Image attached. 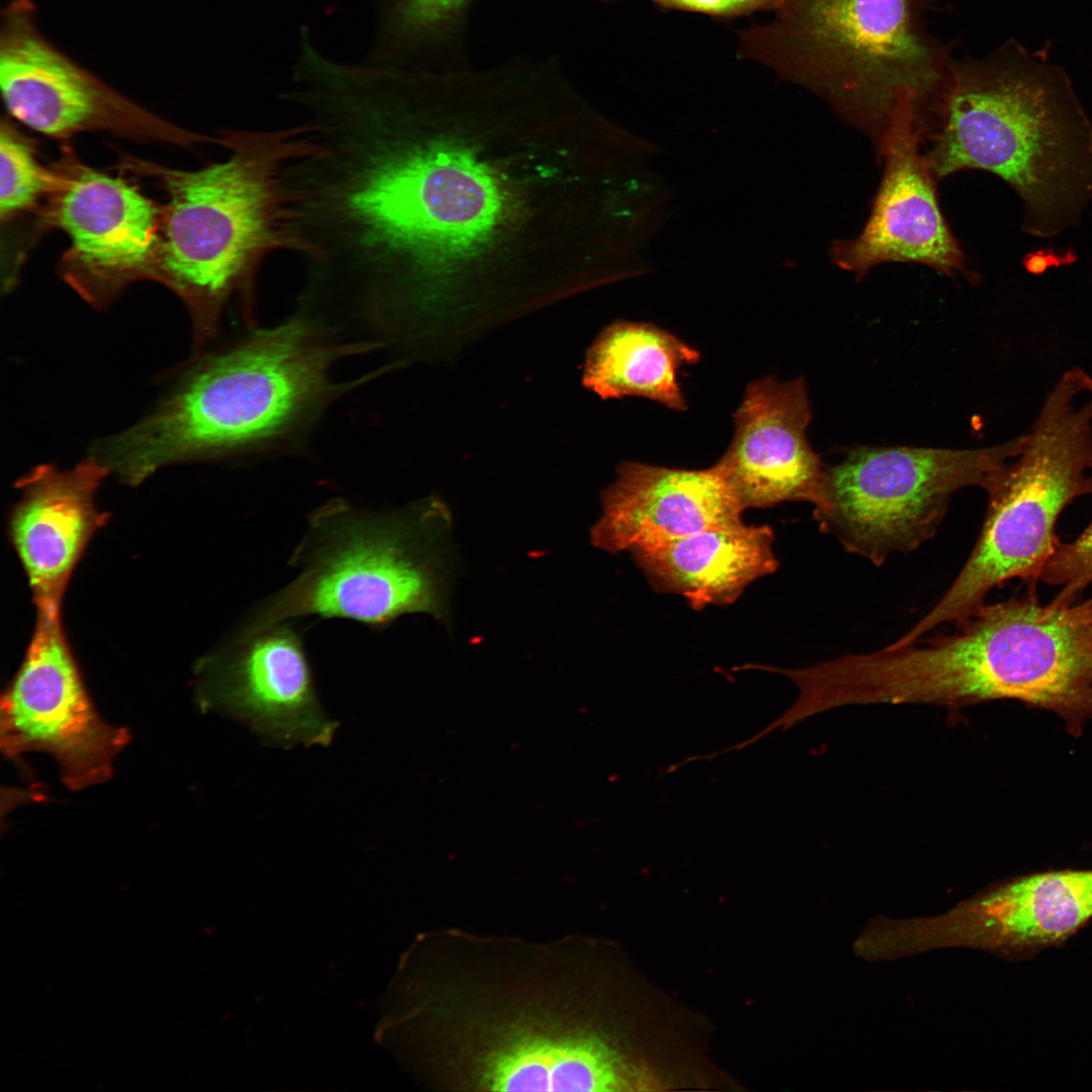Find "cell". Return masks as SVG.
Instances as JSON below:
<instances>
[{
	"instance_id": "cell-5",
	"label": "cell",
	"mask_w": 1092,
	"mask_h": 1092,
	"mask_svg": "<svg viewBox=\"0 0 1092 1092\" xmlns=\"http://www.w3.org/2000/svg\"><path fill=\"white\" fill-rule=\"evenodd\" d=\"M230 152L192 171L156 169L168 196L161 213L156 275L186 303L196 347L212 340L231 299L257 327V279L273 254L300 255L286 169L310 141L303 122L226 129Z\"/></svg>"
},
{
	"instance_id": "cell-3",
	"label": "cell",
	"mask_w": 1092,
	"mask_h": 1092,
	"mask_svg": "<svg viewBox=\"0 0 1092 1092\" xmlns=\"http://www.w3.org/2000/svg\"><path fill=\"white\" fill-rule=\"evenodd\" d=\"M373 352L296 312L272 328L247 329L196 358L151 413L97 440L90 456L138 485L176 463L299 453L333 403L390 370L332 378L338 361Z\"/></svg>"
},
{
	"instance_id": "cell-15",
	"label": "cell",
	"mask_w": 1092,
	"mask_h": 1092,
	"mask_svg": "<svg viewBox=\"0 0 1092 1092\" xmlns=\"http://www.w3.org/2000/svg\"><path fill=\"white\" fill-rule=\"evenodd\" d=\"M53 218L69 237L67 278L100 305L142 276L156 275L161 212L120 177L75 165L58 181Z\"/></svg>"
},
{
	"instance_id": "cell-21",
	"label": "cell",
	"mask_w": 1092,
	"mask_h": 1092,
	"mask_svg": "<svg viewBox=\"0 0 1092 1092\" xmlns=\"http://www.w3.org/2000/svg\"><path fill=\"white\" fill-rule=\"evenodd\" d=\"M699 360L700 353L673 334L648 323L620 321L592 345L583 382L604 398L645 397L681 412L687 402L677 374Z\"/></svg>"
},
{
	"instance_id": "cell-19",
	"label": "cell",
	"mask_w": 1092,
	"mask_h": 1092,
	"mask_svg": "<svg viewBox=\"0 0 1092 1092\" xmlns=\"http://www.w3.org/2000/svg\"><path fill=\"white\" fill-rule=\"evenodd\" d=\"M602 504L590 540L613 554L734 525L744 511L715 465L682 469L624 462Z\"/></svg>"
},
{
	"instance_id": "cell-10",
	"label": "cell",
	"mask_w": 1092,
	"mask_h": 1092,
	"mask_svg": "<svg viewBox=\"0 0 1092 1092\" xmlns=\"http://www.w3.org/2000/svg\"><path fill=\"white\" fill-rule=\"evenodd\" d=\"M1023 435L991 447L954 450L858 447L826 467L813 518L819 530L877 566L918 548L937 531L951 495L1015 456Z\"/></svg>"
},
{
	"instance_id": "cell-16",
	"label": "cell",
	"mask_w": 1092,
	"mask_h": 1092,
	"mask_svg": "<svg viewBox=\"0 0 1092 1092\" xmlns=\"http://www.w3.org/2000/svg\"><path fill=\"white\" fill-rule=\"evenodd\" d=\"M35 13L13 0L1 14L0 87L14 118L55 138L152 118L48 40Z\"/></svg>"
},
{
	"instance_id": "cell-2",
	"label": "cell",
	"mask_w": 1092,
	"mask_h": 1092,
	"mask_svg": "<svg viewBox=\"0 0 1092 1092\" xmlns=\"http://www.w3.org/2000/svg\"><path fill=\"white\" fill-rule=\"evenodd\" d=\"M433 1078L447 1091L623 1090L632 1073L603 1011L589 938L445 928L431 937Z\"/></svg>"
},
{
	"instance_id": "cell-25",
	"label": "cell",
	"mask_w": 1092,
	"mask_h": 1092,
	"mask_svg": "<svg viewBox=\"0 0 1092 1092\" xmlns=\"http://www.w3.org/2000/svg\"><path fill=\"white\" fill-rule=\"evenodd\" d=\"M663 6L716 15H731L762 8H779L782 0H656Z\"/></svg>"
},
{
	"instance_id": "cell-20",
	"label": "cell",
	"mask_w": 1092,
	"mask_h": 1092,
	"mask_svg": "<svg viewBox=\"0 0 1092 1092\" xmlns=\"http://www.w3.org/2000/svg\"><path fill=\"white\" fill-rule=\"evenodd\" d=\"M774 540L769 526L740 522L630 553L655 592L681 596L701 610L730 605L751 582L774 573Z\"/></svg>"
},
{
	"instance_id": "cell-27",
	"label": "cell",
	"mask_w": 1092,
	"mask_h": 1092,
	"mask_svg": "<svg viewBox=\"0 0 1092 1092\" xmlns=\"http://www.w3.org/2000/svg\"><path fill=\"white\" fill-rule=\"evenodd\" d=\"M1088 617L1092 620V598L1080 603Z\"/></svg>"
},
{
	"instance_id": "cell-1",
	"label": "cell",
	"mask_w": 1092,
	"mask_h": 1092,
	"mask_svg": "<svg viewBox=\"0 0 1092 1092\" xmlns=\"http://www.w3.org/2000/svg\"><path fill=\"white\" fill-rule=\"evenodd\" d=\"M294 174L306 272L364 335L582 286L606 221L601 133L556 88L448 85L359 65L312 117Z\"/></svg>"
},
{
	"instance_id": "cell-14",
	"label": "cell",
	"mask_w": 1092,
	"mask_h": 1092,
	"mask_svg": "<svg viewBox=\"0 0 1092 1092\" xmlns=\"http://www.w3.org/2000/svg\"><path fill=\"white\" fill-rule=\"evenodd\" d=\"M917 105L899 104L882 132L884 172L860 234L835 242L831 258L858 277L883 263H918L945 275L971 279L966 256L942 215L928 159L920 152Z\"/></svg>"
},
{
	"instance_id": "cell-26",
	"label": "cell",
	"mask_w": 1092,
	"mask_h": 1092,
	"mask_svg": "<svg viewBox=\"0 0 1092 1092\" xmlns=\"http://www.w3.org/2000/svg\"><path fill=\"white\" fill-rule=\"evenodd\" d=\"M1077 260V254L1071 247L1065 250H1058L1052 246L1043 247L1040 249L1027 252L1022 263L1026 271L1032 275H1041L1050 268H1059L1065 265H1071Z\"/></svg>"
},
{
	"instance_id": "cell-12",
	"label": "cell",
	"mask_w": 1092,
	"mask_h": 1092,
	"mask_svg": "<svg viewBox=\"0 0 1092 1092\" xmlns=\"http://www.w3.org/2000/svg\"><path fill=\"white\" fill-rule=\"evenodd\" d=\"M197 673L201 709L233 718L265 745L327 747L341 725L322 706L303 640L290 622L234 632Z\"/></svg>"
},
{
	"instance_id": "cell-6",
	"label": "cell",
	"mask_w": 1092,
	"mask_h": 1092,
	"mask_svg": "<svg viewBox=\"0 0 1092 1092\" xmlns=\"http://www.w3.org/2000/svg\"><path fill=\"white\" fill-rule=\"evenodd\" d=\"M445 508L421 500L371 510L333 498L312 511L289 564L297 575L262 600L236 631L315 616L382 630L402 615H445Z\"/></svg>"
},
{
	"instance_id": "cell-22",
	"label": "cell",
	"mask_w": 1092,
	"mask_h": 1092,
	"mask_svg": "<svg viewBox=\"0 0 1092 1092\" xmlns=\"http://www.w3.org/2000/svg\"><path fill=\"white\" fill-rule=\"evenodd\" d=\"M29 145L9 126L0 133V213L2 218L32 206L55 186Z\"/></svg>"
},
{
	"instance_id": "cell-11",
	"label": "cell",
	"mask_w": 1092,
	"mask_h": 1092,
	"mask_svg": "<svg viewBox=\"0 0 1092 1092\" xmlns=\"http://www.w3.org/2000/svg\"><path fill=\"white\" fill-rule=\"evenodd\" d=\"M129 731L96 711L68 643L61 615L37 612L23 661L1 698L0 746L9 759L50 754L63 783L82 790L106 782Z\"/></svg>"
},
{
	"instance_id": "cell-18",
	"label": "cell",
	"mask_w": 1092,
	"mask_h": 1092,
	"mask_svg": "<svg viewBox=\"0 0 1092 1092\" xmlns=\"http://www.w3.org/2000/svg\"><path fill=\"white\" fill-rule=\"evenodd\" d=\"M109 471L88 456L72 468L42 464L16 482L20 497L9 515V537L37 612L61 615L73 571L108 518L96 493Z\"/></svg>"
},
{
	"instance_id": "cell-23",
	"label": "cell",
	"mask_w": 1092,
	"mask_h": 1092,
	"mask_svg": "<svg viewBox=\"0 0 1092 1092\" xmlns=\"http://www.w3.org/2000/svg\"><path fill=\"white\" fill-rule=\"evenodd\" d=\"M467 0H389L374 62L384 64L401 47L420 42L452 19Z\"/></svg>"
},
{
	"instance_id": "cell-17",
	"label": "cell",
	"mask_w": 1092,
	"mask_h": 1092,
	"mask_svg": "<svg viewBox=\"0 0 1092 1092\" xmlns=\"http://www.w3.org/2000/svg\"><path fill=\"white\" fill-rule=\"evenodd\" d=\"M805 381L763 377L746 387L734 435L715 464L743 510L820 498L826 465L807 440Z\"/></svg>"
},
{
	"instance_id": "cell-8",
	"label": "cell",
	"mask_w": 1092,
	"mask_h": 1092,
	"mask_svg": "<svg viewBox=\"0 0 1092 1092\" xmlns=\"http://www.w3.org/2000/svg\"><path fill=\"white\" fill-rule=\"evenodd\" d=\"M1092 474V377L1079 367L1062 374L1046 394L1017 454L982 488L988 494L976 545L947 590L893 647L912 645L943 624L961 625L987 595L1009 579L1035 589L1060 542L1057 521L1075 498L1089 493Z\"/></svg>"
},
{
	"instance_id": "cell-24",
	"label": "cell",
	"mask_w": 1092,
	"mask_h": 1092,
	"mask_svg": "<svg viewBox=\"0 0 1092 1092\" xmlns=\"http://www.w3.org/2000/svg\"><path fill=\"white\" fill-rule=\"evenodd\" d=\"M1092 494V474L1090 490ZM1039 579L1061 586L1054 602L1072 605L1092 583V521L1075 540L1059 542L1043 566Z\"/></svg>"
},
{
	"instance_id": "cell-4",
	"label": "cell",
	"mask_w": 1092,
	"mask_h": 1092,
	"mask_svg": "<svg viewBox=\"0 0 1092 1092\" xmlns=\"http://www.w3.org/2000/svg\"><path fill=\"white\" fill-rule=\"evenodd\" d=\"M935 178L984 170L1024 209L1022 230L1052 238L1078 224L1092 201V121L1067 72L1008 40L980 60H953L925 119Z\"/></svg>"
},
{
	"instance_id": "cell-13",
	"label": "cell",
	"mask_w": 1092,
	"mask_h": 1092,
	"mask_svg": "<svg viewBox=\"0 0 1092 1092\" xmlns=\"http://www.w3.org/2000/svg\"><path fill=\"white\" fill-rule=\"evenodd\" d=\"M1092 919V870L1033 873L1004 881L945 913L910 917L906 940L914 953L977 949L1027 958L1066 941Z\"/></svg>"
},
{
	"instance_id": "cell-7",
	"label": "cell",
	"mask_w": 1092,
	"mask_h": 1092,
	"mask_svg": "<svg viewBox=\"0 0 1092 1092\" xmlns=\"http://www.w3.org/2000/svg\"><path fill=\"white\" fill-rule=\"evenodd\" d=\"M932 1L782 0L776 21L749 31L744 48L850 122L883 132L906 100L925 118L950 79L951 49L924 21Z\"/></svg>"
},
{
	"instance_id": "cell-9",
	"label": "cell",
	"mask_w": 1092,
	"mask_h": 1092,
	"mask_svg": "<svg viewBox=\"0 0 1092 1092\" xmlns=\"http://www.w3.org/2000/svg\"><path fill=\"white\" fill-rule=\"evenodd\" d=\"M1028 595L984 605L944 643L945 685L961 706L999 699L1055 713L1078 737L1092 720V620L1080 603Z\"/></svg>"
}]
</instances>
